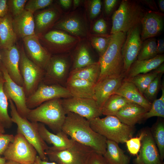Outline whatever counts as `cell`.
<instances>
[{"instance_id": "24", "label": "cell", "mask_w": 164, "mask_h": 164, "mask_svg": "<svg viewBox=\"0 0 164 164\" xmlns=\"http://www.w3.org/2000/svg\"><path fill=\"white\" fill-rule=\"evenodd\" d=\"M12 23L17 36L23 38L35 35L33 14L29 11L25 9L20 14L15 16Z\"/></svg>"}, {"instance_id": "14", "label": "cell", "mask_w": 164, "mask_h": 164, "mask_svg": "<svg viewBox=\"0 0 164 164\" xmlns=\"http://www.w3.org/2000/svg\"><path fill=\"white\" fill-rule=\"evenodd\" d=\"M138 26L127 32L125 39L122 47L125 76L131 65L137 59L142 43Z\"/></svg>"}, {"instance_id": "22", "label": "cell", "mask_w": 164, "mask_h": 164, "mask_svg": "<svg viewBox=\"0 0 164 164\" xmlns=\"http://www.w3.org/2000/svg\"><path fill=\"white\" fill-rule=\"evenodd\" d=\"M40 135L46 143L53 145L51 147L55 149H64L72 146L75 141L70 138L62 131L54 134L49 131L44 124L38 123Z\"/></svg>"}, {"instance_id": "54", "label": "cell", "mask_w": 164, "mask_h": 164, "mask_svg": "<svg viewBox=\"0 0 164 164\" xmlns=\"http://www.w3.org/2000/svg\"><path fill=\"white\" fill-rule=\"evenodd\" d=\"M159 5L161 11L163 12L164 11V0H159Z\"/></svg>"}, {"instance_id": "8", "label": "cell", "mask_w": 164, "mask_h": 164, "mask_svg": "<svg viewBox=\"0 0 164 164\" xmlns=\"http://www.w3.org/2000/svg\"><path fill=\"white\" fill-rule=\"evenodd\" d=\"M19 69L27 98L32 94L42 81L44 70L31 60L23 50L20 52Z\"/></svg>"}, {"instance_id": "29", "label": "cell", "mask_w": 164, "mask_h": 164, "mask_svg": "<svg viewBox=\"0 0 164 164\" xmlns=\"http://www.w3.org/2000/svg\"><path fill=\"white\" fill-rule=\"evenodd\" d=\"M12 21L11 17L7 15L0 18V46L3 49L14 45L16 40Z\"/></svg>"}, {"instance_id": "20", "label": "cell", "mask_w": 164, "mask_h": 164, "mask_svg": "<svg viewBox=\"0 0 164 164\" xmlns=\"http://www.w3.org/2000/svg\"><path fill=\"white\" fill-rule=\"evenodd\" d=\"M124 78V77H108L97 82L96 84L94 87L95 100L101 110L108 99L115 94Z\"/></svg>"}, {"instance_id": "45", "label": "cell", "mask_w": 164, "mask_h": 164, "mask_svg": "<svg viewBox=\"0 0 164 164\" xmlns=\"http://www.w3.org/2000/svg\"><path fill=\"white\" fill-rule=\"evenodd\" d=\"M14 136L12 134H0V156L14 140Z\"/></svg>"}, {"instance_id": "58", "label": "cell", "mask_w": 164, "mask_h": 164, "mask_svg": "<svg viewBox=\"0 0 164 164\" xmlns=\"http://www.w3.org/2000/svg\"><path fill=\"white\" fill-rule=\"evenodd\" d=\"M5 132L4 128L0 125V134L4 133Z\"/></svg>"}, {"instance_id": "51", "label": "cell", "mask_w": 164, "mask_h": 164, "mask_svg": "<svg viewBox=\"0 0 164 164\" xmlns=\"http://www.w3.org/2000/svg\"><path fill=\"white\" fill-rule=\"evenodd\" d=\"M33 164H57L53 162H49L42 160L39 155H37Z\"/></svg>"}, {"instance_id": "13", "label": "cell", "mask_w": 164, "mask_h": 164, "mask_svg": "<svg viewBox=\"0 0 164 164\" xmlns=\"http://www.w3.org/2000/svg\"><path fill=\"white\" fill-rule=\"evenodd\" d=\"M0 68L4 80L3 90L7 97L8 100H10L13 102L20 116L26 118L30 109L26 105L27 97L23 87L12 80L2 64H0Z\"/></svg>"}, {"instance_id": "37", "label": "cell", "mask_w": 164, "mask_h": 164, "mask_svg": "<svg viewBox=\"0 0 164 164\" xmlns=\"http://www.w3.org/2000/svg\"><path fill=\"white\" fill-rule=\"evenodd\" d=\"M151 132L158 148L160 159H164V123L162 121H157Z\"/></svg>"}, {"instance_id": "44", "label": "cell", "mask_w": 164, "mask_h": 164, "mask_svg": "<svg viewBox=\"0 0 164 164\" xmlns=\"http://www.w3.org/2000/svg\"><path fill=\"white\" fill-rule=\"evenodd\" d=\"M26 0H10L12 11L15 16L21 13L25 10Z\"/></svg>"}, {"instance_id": "30", "label": "cell", "mask_w": 164, "mask_h": 164, "mask_svg": "<svg viewBox=\"0 0 164 164\" xmlns=\"http://www.w3.org/2000/svg\"><path fill=\"white\" fill-rule=\"evenodd\" d=\"M100 72V65L97 61L85 67L72 70L67 78L79 79L96 84Z\"/></svg>"}, {"instance_id": "48", "label": "cell", "mask_w": 164, "mask_h": 164, "mask_svg": "<svg viewBox=\"0 0 164 164\" xmlns=\"http://www.w3.org/2000/svg\"><path fill=\"white\" fill-rule=\"evenodd\" d=\"M117 0H105L104 1L105 10L107 14H109L116 5Z\"/></svg>"}, {"instance_id": "27", "label": "cell", "mask_w": 164, "mask_h": 164, "mask_svg": "<svg viewBox=\"0 0 164 164\" xmlns=\"http://www.w3.org/2000/svg\"><path fill=\"white\" fill-rule=\"evenodd\" d=\"M164 61V55L162 54H158L149 60H136L130 66L124 79H129L139 74L149 72L158 67Z\"/></svg>"}, {"instance_id": "41", "label": "cell", "mask_w": 164, "mask_h": 164, "mask_svg": "<svg viewBox=\"0 0 164 164\" xmlns=\"http://www.w3.org/2000/svg\"><path fill=\"white\" fill-rule=\"evenodd\" d=\"M146 129L142 130L138 136L131 138L126 140V143L128 149L132 155H137L141 146V142L145 135Z\"/></svg>"}, {"instance_id": "39", "label": "cell", "mask_w": 164, "mask_h": 164, "mask_svg": "<svg viewBox=\"0 0 164 164\" xmlns=\"http://www.w3.org/2000/svg\"><path fill=\"white\" fill-rule=\"evenodd\" d=\"M163 74L162 73L159 74L149 84L143 93L145 98L152 103L156 99L161 87V80Z\"/></svg>"}, {"instance_id": "49", "label": "cell", "mask_w": 164, "mask_h": 164, "mask_svg": "<svg viewBox=\"0 0 164 164\" xmlns=\"http://www.w3.org/2000/svg\"><path fill=\"white\" fill-rule=\"evenodd\" d=\"M8 10L7 1L6 0H0V18L7 15Z\"/></svg>"}, {"instance_id": "33", "label": "cell", "mask_w": 164, "mask_h": 164, "mask_svg": "<svg viewBox=\"0 0 164 164\" xmlns=\"http://www.w3.org/2000/svg\"><path fill=\"white\" fill-rule=\"evenodd\" d=\"M60 14L55 9L46 10L38 14L36 18V24L38 30L42 31L48 28L53 24Z\"/></svg>"}, {"instance_id": "52", "label": "cell", "mask_w": 164, "mask_h": 164, "mask_svg": "<svg viewBox=\"0 0 164 164\" xmlns=\"http://www.w3.org/2000/svg\"><path fill=\"white\" fill-rule=\"evenodd\" d=\"M59 2L63 7L64 8L67 9L70 6L72 1L71 0H60L59 1Z\"/></svg>"}, {"instance_id": "12", "label": "cell", "mask_w": 164, "mask_h": 164, "mask_svg": "<svg viewBox=\"0 0 164 164\" xmlns=\"http://www.w3.org/2000/svg\"><path fill=\"white\" fill-rule=\"evenodd\" d=\"M62 104L67 114L73 113L88 121L102 115L101 109L93 99L72 97L62 99Z\"/></svg>"}, {"instance_id": "42", "label": "cell", "mask_w": 164, "mask_h": 164, "mask_svg": "<svg viewBox=\"0 0 164 164\" xmlns=\"http://www.w3.org/2000/svg\"><path fill=\"white\" fill-rule=\"evenodd\" d=\"M53 2L52 0H30L25 6V10L32 14L39 9L50 5Z\"/></svg>"}, {"instance_id": "21", "label": "cell", "mask_w": 164, "mask_h": 164, "mask_svg": "<svg viewBox=\"0 0 164 164\" xmlns=\"http://www.w3.org/2000/svg\"><path fill=\"white\" fill-rule=\"evenodd\" d=\"M141 23L142 29L140 35L141 39L142 40L156 36L160 33L163 28L162 16L155 11H150L145 13Z\"/></svg>"}, {"instance_id": "11", "label": "cell", "mask_w": 164, "mask_h": 164, "mask_svg": "<svg viewBox=\"0 0 164 164\" xmlns=\"http://www.w3.org/2000/svg\"><path fill=\"white\" fill-rule=\"evenodd\" d=\"M68 55L65 53L51 56L44 70L42 81L47 84L61 85L66 83L71 63Z\"/></svg>"}, {"instance_id": "18", "label": "cell", "mask_w": 164, "mask_h": 164, "mask_svg": "<svg viewBox=\"0 0 164 164\" xmlns=\"http://www.w3.org/2000/svg\"><path fill=\"white\" fill-rule=\"evenodd\" d=\"M44 38L48 43L56 47V51L64 54L74 49L81 40L78 37L58 30L50 31L45 35Z\"/></svg>"}, {"instance_id": "7", "label": "cell", "mask_w": 164, "mask_h": 164, "mask_svg": "<svg viewBox=\"0 0 164 164\" xmlns=\"http://www.w3.org/2000/svg\"><path fill=\"white\" fill-rule=\"evenodd\" d=\"M93 151L91 148L75 142L72 146L63 150H56L49 147L45 153L51 162L57 164H84Z\"/></svg>"}, {"instance_id": "57", "label": "cell", "mask_w": 164, "mask_h": 164, "mask_svg": "<svg viewBox=\"0 0 164 164\" xmlns=\"http://www.w3.org/2000/svg\"><path fill=\"white\" fill-rule=\"evenodd\" d=\"M6 159L0 156V164H4L6 162Z\"/></svg>"}, {"instance_id": "16", "label": "cell", "mask_w": 164, "mask_h": 164, "mask_svg": "<svg viewBox=\"0 0 164 164\" xmlns=\"http://www.w3.org/2000/svg\"><path fill=\"white\" fill-rule=\"evenodd\" d=\"M55 27L80 39L86 36L88 33L87 22L84 17L75 12L65 15L56 24Z\"/></svg>"}, {"instance_id": "43", "label": "cell", "mask_w": 164, "mask_h": 164, "mask_svg": "<svg viewBox=\"0 0 164 164\" xmlns=\"http://www.w3.org/2000/svg\"><path fill=\"white\" fill-rule=\"evenodd\" d=\"M84 164H109L103 155L93 151L88 156Z\"/></svg>"}, {"instance_id": "2", "label": "cell", "mask_w": 164, "mask_h": 164, "mask_svg": "<svg viewBox=\"0 0 164 164\" xmlns=\"http://www.w3.org/2000/svg\"><path fill=\"white\" fill-rule=\"evenodd\" d=\"M126 37V33L122 32L110 35L108 48L104 53L99 57L98 61L100 72L97 82L108 77H125L121 49Z\"/></svg>"}, {"instance_id": "25", "label": "cell", "mask_w": 164, "mask_h": 164, "mask_svg": "<svg viewBox=\"0 0 164 164\" xmlns=\"http://www.w3.org/2000/svg\"><path fill=\"white\" fill-rule=\"evenodd\" d=\"M115 94L121 95L131 102L143 107L148 111L152 103L149 101L132 82L124 80Z\"/></svg>"}, {"instance_id": "60", "label": "cell", "mask_w": 164, "mask_h": 164, "mask_svg": "<svg viewBox=\"0 0 164 164\" xmlns=\"http://www.w3.org/2000/svg\"><path fill=\"white\" fill-rule=\"evenodd\" d=\"M33 164V163H32V164Z\"/></svg>"}, {"instance_id": "26", "label": "cell", "mask_w": 164, "mask_h": 164, "mask_svg": "<svg viewBox=\"0 0 164 164\" xmlns=\"http://www.w3.org/2000/svg\"><path fill=\"white\" fill-rule=\"evenodd\" d=\"M95 84L83 80L67 78L66 83V87L72 97L95 100L94 94Z\"/></svg>"}, {"instance_id": "36", "label": "cell", "mask_w": 164, "mask_h": 164, "mask_svg": "<svg viewBox=\"0 0 164 164\" xmlns=\"http://www.w3.org/2000/svg\"><path fill=\"white\" fill-rule=\"evenodd\" d=\"M158 55L156 39L151 38L142 43L137 59L147 60L154 57Z\"/></svg>"}, {"instance_id": "56", "label": "cell", "mask_w": 164, "mask_h": 164, "mask_svg": "<svg viewBox=\"0 0 164 164\" xmlns=\"http://www.w3.org/2000/svg\"><path fill=\"white\" fill-rule=\"evenodd\" d=\"M4 164H20L18 163L11 160H8Z\"/></svg>"}, {"instance_id": "9", "label": "cell", "mask_w": 164, "mask_h": 164, "mask_svg": "<svg viewBox=\"0 0 164 164\" xmlns=\"http://www.w3.org/2000/svg\"><path fill=\"white\" fill-rule=\"evenodd\" d=\"M37 152L34 147L21 134L17 133L3 153L6 160L20 164L33 163Z\"/></svg>"}, {"instance_id": "47", "label": "cell", "mask_w": 164, "mask_h": 164, "mask_svg": "<svg viewBox=\"0 0 164 164\" xmlns=\"http://www.w3.org/2000/svg\"><path fill=\"white\" fill-rule=\"evenodd\" d=\"M93 29L97 33L101 34H105L107 30V26L105 21L102 19L97 20L94 25Z\"/></svg>"}, {"instance_id": "34", "label": "cell", "mask_w": 164, "mask_h": 164, "mask_svg": "<svg viewBox=\"0 0 164 164\" xmlns=\"http://www.w3.org/2000/svg\"><path fill=\"white\" fill-rule=\"evenodd\" d=\"M4 80L3 77L0 78V125L4 128H9L13 123L8 112L9 103L3 90Z\"/></svg>"}, {"instance_id": "31", "label": "cell", "mask_w": 164, "mask_h": 164, "mask_svg": "<svg viewBox=\"0 0 164 164\" xmlns=\"http://www.w3.org/2000/svg\"><path fill=\"white\" fill-rule=\"evenodd\" d=\"M106 149L103 156L109 164H129L130 158L119 147L118 143L107 140Z\"/></svg>"}, {"instance_id": "6", "label": "cell", "mask_w": 164, "mask_h": 164, "mask_svg": "<svg viewBox=\"0 0 164 164\" xmlns=\"http://www.w3.org/2000/svg\"><path fill=\"white\" fill-rule=\"evenodd\" d=\"M12 121L17 126V133L22 134L34 147L38 155L43 161H48L45 151L49 147L41 137L38 123L32 122L22 117L18 113L13 102L9 100Z\"/></svg>"}, {"instance_id": "35", "label": "cell", "mask_w": 164, "mask_h": 164, "mask_svg": "<svg viewBox=\"0 0 164 164\" xmlns=\"http://www.w3.org/2000/svg\"><path fill=\"white\" fill-rule=\"evenodd\" d=\"M161 73H160L156 68L149 72L139 74L132 78L128 79H124V80L133 83L143 94L151 83Z\"/></svg>"}, {"instance_id": "5", "label": "cell", "mask_w": 164, "mask_h": 164, "mask_svg": "<svg viewBox=\"0 0 164 164\" xmlns=\"http://www.w3.org/2000/svg\"><path fill=\"white\" fill-rule=\"evenodd\" d=\"M144 14L141 6L136 2L122 0L112 16L111 34L127 32L141 23Z\"/></svg>"}, {"instance_id": "1", "label": "cell", "mask_w": 164, "mask_h": 164, "mask_svg": "<svg viewBox=\"0 0 164 164\" xmlns=\"http://www.w3.org/2000/svg\"><path fill=\"white\" fill-rule=\"evenodd\" d=\"M62 131L74 141L103 155L106 149L107 139L94 131L89 121L77 114L67 113Z\"/></svg>"}, {"instance_id": "46", "label": "cell", "mask_w": 164, "mask_h": 164, "mask_svg": "<svg viewBox=\"0 0 164 164\" xmlns=\"http://www.w3.org/2000/svg\"><path fill=\"white\" fill-rule=\"evenodd\" d=\"M89 13L90 18L92 19L96 17L100 13L101 8L100 0H93L89 3Z\"/></svg>"}, {"instance_id": "55", "label": "cell", "mask_w": 164, "mask_h": 164, "mask_svg": "<svg viewBox=\"0 0 164 164\" xmlns=\"http://www.w3.org/2000/svg\"><path fill=\"white\" fill-rule=\"evenodd\" d=\"M81 1L80 0H74L73 1L74 9L78 6L80 3Z\"/></svg>"}, {"instance_id": "38", "label": "cell", "mask_w": 164, "mask_h": 164, "mask_svg": "<svg viewBox=\"0 0 164 164\" xmlns=\"http://www.w3.org/2000/svg\"><path fill=\"white\" fill-rule=\"evenodd\" d=\"M162 94L160 97L156 99L152 103L149 110L144 114L143 120H145L153 117H164V84H161Z\"/></svg>"}, {"instance_id": "4", "label": "cell", "mask_w": 164, "mask_h": 164, "mask_svg": "<svg viewBox=\"0 0 164 164\" xmlns=\"http://www.w3.org/2000/svg\"><path fill=\"white\" fill-rule=\"evenodd\" d=\"M91 128L107 140L118 143H125L132 138L134 127L122 122L116 116L108 115L104 118L98 117L89 121Z\"/></svg>"}, {"instance_id": "40", "label": "cell", "mask_w": 164, "mask_h": 164, "mask_svg": "<svg viewBox=\"0 0 164 164\" xmlns=\"http://www.w3.org/2000/svg\"><path fill=\"white\" fill-rule=\"evenodd\" d=\"M110 40V36L108 37L92 36L91 37L90 40L91 45L97 51L100 57L106 50Z\"/></svg>"}, {"instance_id": "15", "label": "cell", "mask_w": 164, "mask_h": 164, "mask_svg": "<svg viewBox=\"0 0 164 164\" xmlns=\"http://www.w3.org/2000/svg\"><path fill=\"white\" fill-rule=\"evenodd\" d=\"M139 152L134 160V164H163L151 130L149 129H146Z\"/></svg>"}, {"instance_id": "17", "label": "cell", "mask_w": 164, "mask_h": 164, "mask_svg": "<svg viewBox=\"0 0 164 164\" xmlns=\"http://www.w3.org/2000/svg\"><path fill=\"white\" fill-rule=\"evenodd\" d=\"M0 53L2 64L11 78L17 84L22 86L23 80L19 69L20 52L18 48L14 45L3 49Z\"/></svg>"}, {"instance_id": "53", "label": "cell", "mask_w": 164, "mask_h": 164, "mask_svg": "<svg viewBox=\"0 0 164 164\" xmlns=\"http://www.w3.org/2000/svg\"><path fill=\"white\" fill-rule=\"evenodd\" d=\"M145 3L147 4L151 8H152L153 10H157V8L155 5V3L153 1L145 0L144 1Z\"/></svg>"}, {"instance_id": "50", "label": "cell", "mask_w": 164, "mask_h": 164, "mask_svg": "<svg viewBox=\"0 0 164 164\" xmlns=\"http://www.w3.org/2000/svg\"><path fill=\"white\" fill-rule=\"evenodd\" d=\"M157 44V52L158 54H162L164 51V41L163 39L158 40Z\"/></svg>"}, {"instance_id": "3", "label": "cell", "mask_w": 164, "mask_h": 164, "mask_svg": "<svg viewBox=\"0 0 164 164\" xmlns=\"http://www.w3.org/2000/svg\"><path fill=\"white\" fill-rule=\"evenodd\" d=\"M66 114L62 99L57 98L46 101L30 109L26 118L32 122L45 125L56 133L62 131Z\"/></svg>"}, {"instance_id": "32", "label": "cell", "mask_w": 164, "mask_h": 164, "mask_svg": "<svg viewBox=\"0 0 164 164\" xmlns=\"http://www.w3.org/2000/svg\"><path fill=\"white\" fill-rule=\"evenodd\" d=\"M130 102L128 100L119 95L114 94L106 101L101 109L102 115L115 116L121 108Z\"/></svg>"}, {"instance_id": "10", "label": "cell", "mask_w": 164, "mask_h": 164, "mask_svg": "<svg viewBox=\"0 0 164 164\" xmlns=\"http://www.w3.org/2000/svg\"><path fill=\"white\" fill-rule=\"evenodd\" d=\"M72 97L66 87L58 84H47L42 81L35 91L27 98L26 104L27 108L31 109L49 100Z\"/></svg>"}, {"instance_id": "23", "label": "cell", "mask_w": 164, "mask_h": 164, "mask_svg": "<svg viewBox=\"0 0 164 164\" xmlns=\"http://www.w3.org/2000/svg\"><path fill=\"white\" fill-rule=\"evenodd\" d=\"M148 111L141 105L130 102L120 110L115 116L123 123L134 127L143 120L144 114Z\"/></svg>"}, {"instance_id": "19", "label": "cell", "mask_w": 164, "mask_h": 164, "mask_svg": "<svg viewBox=\"0 0 164 164\" xmlns=\"http://www.w3.org/2000/svg\"><path fill=\"white\" fill-rule=\"evenodd\" d=\"M23 40L28 57L44 70L51 56L50 53L41 46L35 35L26 37Z\"/></svg>"}, {"instance_id": "59", "label": "cell", "mask_w": 164, "mask_h": 164, "mask_svg": "<svg viewBox=\"0 0 164 164\" xmlns=\"http://www.w3.org/2000/svg\"><path fill=\"white\" fill-rule=\"evenodd\" d=\"M1 60V59H0V62ZM3 77L2 76V71H1V68H0V78Z\"/></svg>"}, {"instance_id": "28", "label": "cell", "mask_w": 164, "mask_h": 164, "mask_svg": "<svg viewBox=\"0 0 164 164\" xmlns=\"http://www.w3.org/2000/svg\"><path fill=\"white\" fill-rule=\"evenodd\" d=\"M89 45L87 42L80 40L74 49L72 70L85 67L96 62L92 57Z\"/></svg>"}]
</instances>
